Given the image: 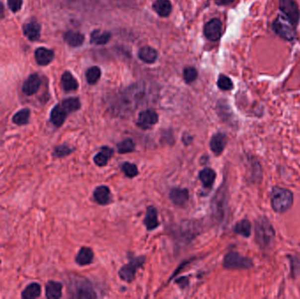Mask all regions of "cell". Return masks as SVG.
<instances>
[{
	"mask_svg": "<svg viewBox=\"0 0 300 299\" xmlns=\"http://www.w3.org/2000/svg\"><path fill=\"white\" fill-rule=\"evenodd\" d=\"M146 83L139 82L128 87L118 94L111 105L112 111L119 116H128L143 105L148 98Z\"/></svg>",
	"mask_w": 300,
	"mask_h": 299,
	"instance_id": "obj_1",
	"label": "cell"
},
{
	"mask_svg": "<svg viewBox=\"0 0 300 299\" xmlns=\"http://www.w3.org/2000/svg\"><path fill=\"white\" fill-rule=\"evenodd\" d=\"M255 240L262 249H267L273 243L275 231L272 224L265 217H260L255 222Z\"/></svg>",
	"mask_w": 300,
	"mask_h": 299,
	"instance_id": "obj_2",
	"label": "cell"
},
{
	"mask_svg": "<svg viewBox=\"0 0 300 299\" xmlns=\"http://www.w3.org/2000/svg\"><path fill=\"white\" fill-rule=\"evenodd\" d=\"M293 195L288 189L275 187L271 192V206L275 212L284 213L293 206Z\"/></svg>",
	"mask_w": 300,
	"mask_h": 299,
	"instance_id": "obj_3",
	"label": "cell"
},
{
	"mask_svg": "<svg viewBox=\"0 0 300 299\" xmlns=\"http://www.w3.org/2000/svg\"><path fill=\"white\" fill-rule=\"evenodd\" d=\"M72 297L75 299H96L97 294L89 281L84 278H75L70 286Z\"/></svg>",
	"mask_w": 300,
	"mask_h": 299,
	"instance_id": "obj_4",
	"label": "cell"
},
{
	"mask_svg": "<svg viewBox=\"0 0 300 299\" xmlns=\"http://www.w3.org/2000/svg\"><path fill=\"white\" fill-rule=\"evenodd\" d=\"M272 30L285 41H292L296 37V27L283 15L278 16V18L273 21Z\"/></svg>",
	"mask_w": 300,
	"mask_h": 299,
	"instance_id": "obj_5",
	"label": "cell"
},
{
	"mask_svg": "<svg viewBox=\"0 0 300 299\" xmlns=\"http://www.w3.org/2000/svg\"><path fill=\"white\" fill-rule=\"evenodd\" d=\"M279 10L293 26L296 27L300 20V11L295 0H278Z\"/></svg>",
	"mask_w": 300,
	"mask_h": 299,
	"instance_id": "obj_6",
	"label": "cell"
},
{
	"mask_svg": "<svg viewBox=\"0 0 300 299\" xmlns=\"http://www.w3.org/2000/svg\"><path fill=\"white\" fill-rule=\"evenodd\" d=\"M226 206L227 192L225 187H222L218 191L212 200V213L216 221H222L224 219Z\"/></svg>",
	"mask_w": 300,
	"mask_h": 299,
	"instance_id": "obj_7",
	"label": "cell"
},
{
	"mask_svg": "<svg viewBox=\"0 0 300 299\" xmlns=\"http://www.w3.org/2000/svg\"><path fill=\"white\" fill-rule=\"evenodd\" d=\"M223 264L225 269H247L251 268L253 262L250 259L236 252H230L225 255Z\"/></svg>",
	"mask_w": 300,
	"mask_h": 299,
	"instance_id": "obj_8",
	"label": "cell"
},
{
	"mask_svg": "<svg viewBox=\"0 0 300 299\" xmlns=\"http://www.w3.org/2000/svg\"><path fill=\"white\" fill-rule=\"evenodd\" d=\"M144 262H145V258L143 256H140V257L132 260L131 262L128 263L127 265L123 266L120 269V272H119L120 278L128 283L134 280L137 269L143 266Z\"/></svg>",
	"mask_w": 300,
	"mask_h": 299,
	"instance_id": "obj_9",
	"label": "cell"
},
{
	"mask_svg": "<svg viewBox=\"0 0 300 299\" xmlns=\"http://www.w3.org/2000/svg\"><path fill=\"white\" fill-rule=\"evenodd\" d=\"M205 36L211 41H217L222 34V23L219 19H211L204 27Z\"/></svg>",
	"mask_w": 300,
	"mask_h": 299,
	"instance_id": "obj_10",
	"label": "cell"
},
{
	"mask_svg": "<svg viewBox=\"0 0 300 299\" xmlns=\"http://www.w3.org/2000/svg\"><path fill=\"white\" fill-rule=\"evenodd\" d=\"M158 114L155 111L152 109H148L141 112L136 121V125L143 130L150 129L157 123Z\"/></svg>",
	"mask_w": 300,
	"mask_h": 299,
	"instance_id": "obj_11",
	"label": "cell"
},
{
	"mask_svg": "<svg viewBox=\"0 0 300 299\" xmlns=\"http://www.w3.org/2000/svg\"><path fill=\"white\" fill-rule=\"evenodd\" d=\"M41 78L37 74H33L26 79L23 84L22 90L27 96L36 93L41 86Z\"/></svg>",
	"mask_w": 300,
	"mask_h": 299,
	"instance_id": "obj_12",
	"label": "cell"
},
{
	"mask_svg": "<svg viewBox=\"0 0 300 299\" xmlns=\"http://www.w3.org/2000/svg\"><path fill=\"white\" fill-rule=\"evenodd\" d=\"M69 114L62 105H57L53 108L50 114V120L56 127H59L64 123Z\"/></svg>",
	"mask_w": 300,
	"mask_h": 299,
	"instance_id": "obj_13",
	"label": "cell"
},
{
	"mask_svg": "<svg viewBox=\"0 0 300 299\" xmlns=\"http://www.w3.org/2000/svg\"><path fill=\"white\" fill-rule=\"evenodd\" d=\"M55 57V53L51 49L39 48L35 51V60L40 65H48L52 62Z\"/></svg>",
	"mask_w": 300,
	"mask_h": 299,
	"instance_id": "obj_14",
	"label": "cell"
},
{
	"mask_svg": "<svg viewBox=\"0 0 300 299\" xmlns=\"http://www.w3.org/2000/svg\"><path fill=\"white\" fill-rule=\"evenodd\" d=\"M225 145H226V137L224 134H222V133L214 135L211 140V150L215 154H221L225 149Z\"/></svg>",
	"mask_w": 300,
	"mask_h": 299,
	"instance_id": "obj_15",
	"label": "cell"
},
{
	"mask_svg": "<svg viewBox=\"0 0 300 299\" xmlns=\"http://www.w3.org/2000/svg\"><path fill=\"white\" fill-rule=\"evenodd\" d=\"M169 198L176 206H183L189 200V191L186 189H173L169 193Z\"/></svg>",
	"mask_w": 300,
	"mask_h": 299,
	"instance_id": "obj_16",
	"label": "cell"
},
{
	"mask_svg": "<svg viewBox=\"0 0 300 299\" xmlns=\"http://www.w3.org/2000/svg\"><path fill=\"white\" fill-rule=\"evenodd\" d=\"M138 56L141 60L146 64H154V62L157 60V50L149 46L143 47L140 49Z\"/></svg>",
	"mask_w": 300,
	"mask_h": 299,
	"instance_id": "obj_17",
	"label": "cell"
},
{
	"mask_svg": "<svg viewBox=\"0 0 300 299\" xmlns=\"http://www.w3.org/2000/svg\"><path fill=\"white\" fill-rule=\"evenodd\" d=\"M64 41L67 43L68 45L76 48L80 47L84 41V36L83 34L78 33V32H74V31H68L64 36Z\"/></svg>",
	"mask_w": 300,
	"mask_h": 299,
	"instance_id": "obj_18",
	"label": "cell"
},
{
	"mask_svg": "<svg viewBox=\"0 0 300 299\" xmlns=\"http://www.w3.org/2000/svg\"><path fill=\"white\" fill-rule=\"evenodd\" d=\"M153 8L158 15L168 17L172 11V4L169 0H155Z\"/></svg>",
	"mask_w": 300,
	"mask_h": 299,
	"instance_id": "obj_19",
	"label": "cell"
},
{
	"mask_svg": "<svg viewBox=\"0 0 300 299\" xmlns=\"http://www.w3.org/2000/svg\"><path fill=\"white\" fill-rule=\"evenodd\" d=\"M111 36L112 34L110 32L96 29L90 34V43L96 45H105L110 41Z\"/></svg>",
	"mask_w": 300,
	"mask_h": 299,
	"instance_id": "obj_20",
	"label": "cell"
},
{
	"mask_svg": "<svg viewBox=\"0 0 300 299\" xmlns=\"http://www.w3.org/2000/svg\"><path fill=\"white\" fill-rule=\"evenodd\" d=\"M144 224L149 230H154L159 225L157 211L153 206H150L147 210L146 217L144 219Z\"/></svg>",
	"mask_w": 300,
	"mask_h": 299,
	"instance_id": "obj_21",
	"label": "cell"
},
{
	"mask_svg": "<svg viewBox=\"0 0 300 299\" xmlns=\"http://www.w3.org/2000/svg\"><path fill=\"white\" fill-rule=\"evenodd\" d=\"M62 284L55 281H49V283L46 284V296L48 299H60L62 297Z\"/></svg>",
	"mask_w": 300,
	"mask_h": 299,
	"instance_id": "obj_22",
	"label": "cell"
},
{
	"mask_svg": "<svg viewBox=\"0 0 300 299\" xmlns=\"http://www.w3.org/2000/svg\"><path fill=\"white\" fill-rule=\"evenodd\" d=\"M94 198L96 202L99 205H106L110 202L111 199V192L110 189L107 186H98L94 191Z\"/></svg>",
	"mask_w": 300,
	"mask_h": 299,
	"instance_id": "obj_23",
	"label": "cell"
},
{
	"mask_svg": "<svg viewBox=\"0 0 300 299\" xmlns=\"http://www.w3.org/2000/svg\"><path fill=\"white\" fill-rule=\"evenodd\" d=\"M24 34L29 41H37L41 35V26L37 22L28 23L24 26Z\"/></svg>",
	"mask_w": 300,
	"mask_h": 299,
	"instance_id": "obj_24",
	"label": "cell"
},
{
	"mask_svg": "<svg viewBox=\"0 0 300 299\" xmlns=\"http://www.w3.org/2000/svg\"><path fill=\"white\" fill-rule=\"evenodd\" d=\"M93 256V252L90 247H82L75 257V262H77L79 265H88L92 262Z\"/></svg>",
	"mask_w": 300,
	"mask_h": 299,
	"instance_id": "obj_25",
	"label": "cell"
},
{
	"mask_svg": "<svg viewBox=\"0 0 300 299\" xmlns=\"http://www.w3.org/2000/svg\"><path fill=\"white\" fill-rule=\"evenodd\" d=\"M62 84L65 91H72L78 88V82L69 71H65L62 75Z\"/></svg>",
	"mask_w": 300,
	"mask_h": 299,
	"instance_id": "obj_26",
	"label": "cell"
},
{
	"mask_svg": "<svg viewBox=\"0 0 300 299\" xmlns=\"http://www.w3.org/2000/svg\"><path fill=\"white\" fill-rule=\"evenodd\" d=\"M113 150L109 147H103L101 151L94 157V162L98 166L103 167L107 163L109 159L113 155Z\"/></svg>",
	"mask_w": 300,
	"mask_h": 299,
	"instance_id": "obj_27",
	"label": "cell"
},
{
	"mask_svg": "<svg viewBox=\"0 0 300 299\" xmlns=\"http://www.w3.org/2000/svg\"><path fill=\"white\" fill-rule=\"evenodd\" d=\"M42 292L41 285L37 283L30 284L23 291L21 298L24 299H34L40 297Z\"/></svg>",
	"mask_w": 300,
	"mask_h": 299,
	"instance_id": "obj_28",
	"label": "cell"
},
{
	"mask_svg": "<svg viewBox=\"0 0 300 299\" xmlns=\"http://www.w3.org/2000/svg\"><path fill=\"white\" fill-rule=\"evenodd\" d=\"M215 177L216 174L212 168H205L199 173V178L206 188H210L214 184Z\"/></svg>",
	"mask_w": 300,
	"mask_h": 299,
	"instance_id": "obj_29",
	"label": "cell"
},
{
	"mask_svg": "<svg viewBox=\"0 0 300 299\" xmlns=\"http://www.w3.org/2000/svg\"><path fill=\"white\" fill-rule=\"evenodd\" d=\"M234 232L237 234L248 238L251 234V224L247 220H243L238 222L234 226Z\"/></svg>",
	"mask_w": 300,
	"mask_h": 299,
	"instance_id": "obj_30",
	"label": "cell"
},
{
	"mask_svg": "<svg viewBox=\"0 0 300 299\" xmlns=\"http://www.w3.org/2000/svg\"><path fill=\"white\" fill-rule=\"evenodd\" d=\"M30 118V110L29 109L25 108L20 110L19 112L16 113L15 115L12 118L13 123L19 126H24L28 123Z\"/></svg>",
	"mask_w": 300,
	"mask_h": 299,
	"instance_id": "obj_31",
	"label": "cell"
},
{
	"mask_svg": "<svg viewBox=\"0 0 300 299\" xmlns=\"http://www.w3.org/2000/svg\"><path fill=\"white\" fill-rule=\"evenodd\" d=\"M61 105L65 109V111L68 113L75 112V111H77L81 107L80 101H79L78 98H76V97L67 98V99L64 100Z\"/></svg>",
	"mask_w": 300,
	"mask_h": 299,
	"instance_id": "obj_32",
	"label": "cell"
},
{
	"mask_svg": "<svg viewBox=\"0 0 300 299\" xmlns=\"http://www.w3.org/2000/svg\"><path fill=\"white\" fill-rule=\"evenodd\" d=\"M86 76L87 82L89 84H95L98 82V80L100 79L101 76V71L99 68L97 66H93V67H90V69H88L86 71Z\"/></svg>",
	"mask_w": 300,
	"mask_h": 299,
	"instance_id": "obj_33",
	"label": "cell"
},
{
	"mask_svg": "<svg viewBox=\"0 0 300 299\" xmlns=\"http://www.w3.org/2000/svg\"><path fill=\"white\" fill-rule=\"evenodd\" d=\"M118 151L120 153H128L133 152L135 149V142L131 139H127L118 144Z\"/></svg>",
	"mask_w": 300,
	"mask_h": 299,
	"instance_id": "obj_34",
	"label": "cell"
},
{
	"mask_svg": "<svg viewBox=\"0 0 300 299\" xmlns=\"http://www.w3.org/2000/svg\"><path fill=\"white\" fill-rule=\"evenodd\" d=\"M217 84L218 87L222 90H231L233 88L232 80L225 75H221L219 76Z\"/></svg>",
	"mask_w": 300,
	"mask_h": 299,
	"instance_id": "obj_35",
	"label": "cell"
},
{
	"mask_svg": "<svg viewBox=\"0 0 300 299\" xmlns=\"http://www.w3.org/2000/svg\"><path fill=\"white\" fill-rule=\"evenodd\" d=\"M197 77H198V71L195 68L192 67V66L184 68V78L185 82L187 83H191V82H194Z\"/></svg>",
	"mask_w": 300,
	"mask_h": 299,
	"instance_id": "obj_36",
	"label": "cell"
},
{
	"mask_svg": "<svg viewBox=\"0 0 300 299\" xmlns=\"http://www.w3.org/2000/svg\"><path fill=\"white\" fill-rule=\"evenodd\" d=\"M122 170L124 172L125 175L128 176V177H135V176L138 175V168L137 166L133 163H129V162H125L122 164Z\"/></svg>",
	"mask_w": 300,
	"mask_h": 299,
	"instance_id": "obj_37",
	"label": "cell"
},
{
	"mask_svg": "<svg viewBox=\"0 0 300 299\" xmlns=\"http://www.w3.org/2000/svg\"><path fill=\"white\" fill-rule=\"evenodd\" d=\"M72 152H73V149H72L71 147L68 146L66 144H63V145H60V146H57L55 149L54 154L57 157L62 158L64 157V156H67L70 153H72Z\"/></svg>",
	"mask_w": 300,
	"mask_h": 299,
	"instance_id": "obj_38",
	"label": "cell"
},
{
	"mask_svg": "<svg viewBox=\"0 0 300 299\" xmlns=\"http://www.w3.org/2000/svg\"><path fill=\"white\" fill-rule=\"evenodd\" d=\"M7 4L11 11L17 12L21 9L23 1L22 0H7Z\"/></svg>",
	"mask_w": 300,
	"mask_h": 299,
	"instance_id": "obj_39",
	"label": "cell"
},
{
	"mask_svg": "<svg viewBox=\"0 0 300 299\" xmlns=\"http://www.w3.org/2000/svg\"><path fill=\"white\" fill-rule=\"evenodd\" d=\"M214 1L219 5H227V4L233 3L235 0H214Z\"/></svg>",
	"mask_w": 300,
	"mask_h": 299,
	"instance_id": "obj_40",
	"label": "cell"
},
{
	"mask_svg": "<svg viewBox=\"0 0 300 299\" xmlns=\"http://www.w3.org/2000/svg\"><path fill=\"white\" fill-rule=\"evenodd\" d=\"M4 5L0 2V19L4 18Z\"/></svg>",
	"mask_w": 300,
	"mask_h": 299,
	"instance_id": "obj_41",
	"label": "cell"
},
{
	"mask_svg": "<svg viewBox=\"0 0 300 299\" xmlns=\"http://www.w3.org/2000/svg\"><path fill=\"white\" fill-rule=\"evenodd\" d=\"M117 1H120V0H117Z\"/></svg>",
	"mask_w": 300,
	"mask_h": 299,
	"instance_id": "obj_42",
	"label": "cell"
},
{
	"mask_svg": "<svg viewBox=\"0 0 300 299\" xmlns=\"http://www.w3.org/2000/svg\"><path fill=\"white\" fill-rule=\"evenodd\" d=\"M0 263H1V261H0Z\"/></svg>",
	"mask_w": 300,
	"mask_h": 299,
	"instance_id": "obj_43",
	"label": "cell"
}]
</instances>
